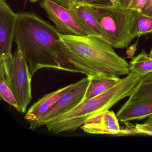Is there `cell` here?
I'll use <instances>...</instances> for the list:
<instances>
[{"mask_svg":"<svg viewBox=\"0 0 152 152\" xmlns=\"http://www.w3.org/2000/svg\"><path fill=\"white\" fill-rule=\"evenodd\" d=\"M14 42L27 59L32 76L42 68L77 73L62 52L56 26L35 13L18 14Z\"/></svg>","mask_w":152,"mask_h":152,"instance_id":"obj_1","label":"cell"},{"mask_svg":"<svg viewBox=\"0 0 152 152\" xmlns=\"http://www.w3.org/2000/svg\"><path fill=\"white\" fill-rule=\"evenodd\" d=\"M61 50L77 73L91 79L120 77L130 73L129 64L102 36L62 35Z\"/></svg>","mask_w":152,"mask_h":152,"instance_id":"obj_2","label":"cell"},{"mask_svg":"<svg viewBox=\"0 0 152 152\" xmlns=\"http://www.w3.org/2000/svg\"><path fill=\"white\" fill-rule=\"evenodd\" d=\"M101 27L103 38L113 48H127L133 39L131 34L134 11L118 3L112 6H85Z\"/></svg>","mask_w":152,"mask_h":152,"instance_id":"obj_3","label":"cell"},{"mask_svg":"<svg viewBox=\"0 0 152 152\" xmlns=\"http://www.w3.org/2000/svg\"><path fill=\"white\" fill-rule=\"evenodd\" d=\"M117 101L116 93L109 89L96 96L85 99L70 112L47 124L46 127L55 134L74 132L91 117L109 110Z\"/></svg>","mask_w":152,"mask_h":152,"instance_id":"obj_4","label":"cell"},{"mask_svg":"<svg viewBox=\"0 0 152 152\" xmlns=\"http://www.w3.org/2000/svg\"><path fill=\"white\" fill-rule=\"evenodd\" d=\"M27 59L18 48L14 55L0 57V76L13 91L21 108L24 113L32 99L31 80Z\"/></svg>","mask_w":152,"mask_h":152,"instance_id":"obj_5","label":"cell"},{"mask_svg":"<svg viewBox=\"0 0 152 152\" xmlns=\"http://www.w3.org/2000/svg\"><path fill=\"white\" fill-rule=\"evenodd\" d=\"M116 115L119 121L124 124L152 115V73L142 77L137 89Z\"/></svg>","mask_w":152,"mask_h":152,"instance_id":"obj_6","label":"cell"},{"mask_svg":"<svg viewBox=\"0 0 152 152\" xmlns=\"http://www.w3.org/2000/svg\"><path fill=\"white\" fill-rule=\"evenodd\" d=\"M91 78H83L75 83L72 88L65 94L44 115L34 123L30 124V129H35L55 121L71 111L85 100L86 94Z\"/></svg>","mask_w":152,"mask_h":152,"instance_id":"obj_7","label":"cell"},{"mask_svg":"<svg viewBox=\"0 0 152 152\" xmlns=\"http://www.w3.org/2000/svg\"><path fill=\"white\" fill-rule=\"evenodd\" d=\"M39 5L47 13L49 20L55 24L60 34L77 36L87 35L70 9L61 6L55 0H41Z\"/></svg>","mask_w":152,"mask_h":152,"instance_id":"obj_8","label":"cell"},{"mask_svg":"<svg viewBox=\"0 0 152 152\" xmlns=\"http://www.w3.org/2000/svg\"><path fill=\"white\" fill-rule=\"evenodd\" d=\"M18 16V14L13 11L7 0H0V57L12 55Z\"/></svg>","mask_w":152,"mask_h":152,"instance_id":"obj_9","label":"cell"},{"mask_svg":"<svg viewBox=\"0 0 152 152\" xmlns=\"http://www.w3.org/2000/svg\"><path fill=\"white\" fill-rule=\"evenodd\" d=\"M119 121L116 115L107 110L91 117L80 128L90 134L118 135L121 131Z\"/></svg>","mask_w":152,"mask_h":152,"instance_id":"obj_10","label":"cell"},{"mask_svg":"<svg viewBox=\"0 0 152 152\" xmlns=\"http://www.w3.org/2000/svg\"><path fill=\"white\" fill-rule=\"evenodd\" d=\"M72 83L55 91L46 94L35 102L28 109L25 119L30 123H34L42 117L60 99L70 91L74 86Z\"/></svg>","mask_w":152,"mask_h":152,"instance_id":"obj_11","label":"cell"},{"mask_svg":"<svg viewBox=\"0 0 152 152\" xmlns=\"http://www.w3.org/2000/svg\"><path fill=\"white\" fill-rule=\"evenodd\" d=\"M70 9L87 35L103 37L101 27L94 16L86 6H77Z\"/></svg>","mask_w":152,"mask_h":152,"instance_id":"obj_12","label":"cell"},{"mask_svg":"<svg viewBox=\"0 0 152 152\" xmlns=\"http://www.w3.org/2000/svg\"><path fill=\"white\" fill-rule=\"evenodd\" d=\"M130 72L142 77L152 73V58L145 50L133 58L129 63Z\"/></svg>","mask_w":152,"mask_h":152,"instance_id":"obj_13","label":"cell"},{"mask_svg":"<svg viewBox=\"0 0 152 152\" xmlns=\"http://www.w3.org/2000/svg\"><path fill=\"white\" fill-rule=\"evenodd\" d=\"M121 78L112 77L101 79H91L86 94L85 99L100 95L116 84Z\"/></svg>","mask_w":152,"mask_h":152,"instance_id":"obj_14","label":"cell"},{"mask_svg":"<svg viewBox=\"0 0 152 152\" xmlns=\"http://www.w3.org/2000/svg\"><path fill=\"white\" fill-rule=\"evenodd\" d=\"M150 33H152V18L134 11L131 29L133 39Z\"/></svg>","mask_w":152,"mask_h":152,"instance_id":"obj_15","label":"cell"},{"mask_svg":"<svg viewBox=\"0 0 152 152\" xmlns=\"http://www.w3.org/2000/svg\"><path fill=\"white\" fill-rule=\"evenodd\" d=\"M61 6L68 9H72L79 6L99 5L112 6L113 0H55Z\"/></svg>","mask_w":152,"mask_h":152,"instance_id":"obj_16","label":"cell"},{"mask_svg":"<svg viewBox=\"0 0 152 152\" xmlns=\"http://www.w3.org/2000/svg\"><path fill=\"white\" fill-rule=\"evenodd\" d=\"M0 95L1 99L14 107L18 112H21V108L13 91L2 76H0Z\"/></svg>","mask_w":152,"mask_h":152,"instance_id":"obj_17","label":"cell"},{"mask_svg":"<svg viewBox=\"0 0 152 152\" xmlns=\"http://www.w3.org/2000/svg\"><path fill=\"white\" fill-rule=\"evenodd\" d=\"M137 134H147L149 136H152V125L145 124H137L135 125Z\"/></svg>","mask_w":152,"mask_h":152,"instance_id":"obj_18","label":"cell"},{"mask_svg":"<svg viewBox=\"0 0 152 152\" xmlns=\"http://www.w3.org/2000/svg\"><path fill=\"white\" fill-rule=\"evenodd\" d=\"M148 0H133L129 9L141 13Z\"/></svg>","mask_w":152,"mask_h":152,"instance_id":"obj_19","label":"cell"},{"mask_svg":"<svg viewBox=\"0 0 152 152\" xmlns=\"http://www.w3.org/2000/svg\"><path fill=\"white\" fill-rule=\"evenodd\" d=\"M124 124L126 125L125 128L124 129H121L120 134H127H127L134 135V134H137L135 125L129 124V122L126 123H124Z\"/></svg>","mask_w":152,"mask_h":152,"instance_id":"obj_20","label":"cell"},{"mask_svg":"<svg viewBox=\"0 0 152 152\" xmlns=\"http://www.w3.org/2000/svg\"><path fill=\"white\" fill-rule=\"evenodd\" d=\"M141 13L152 18V0H148Z\"/></svg>","mask_w":152,"mask_h":152,"instance_id":"obj_21","label":"cell"},{"mask_svg":"<svg viewBox=\"0 0 152 152\" xmlns=\"http://www.w3.org/2000/svg\"><path fill=\"white\" fill-rule=\"evenodd\" d=\"M137 42H136L135 44L132 45L127 50L126 52V55H128V58H133V56L135 54L137 49Z\"/></svg>","mask_w":152,"mask_h":152,"instance_id":"obj_22","label":"cell"},{"mask_svg":"<svg viewBox=\"0 0 152 152\" xmlns=\"http://www.w3.org/2000/svg\"><path fill=\"white\" fill-rule=\"evenodd\" d=\"M133 0H113V2L118 3L124 7L129 9Z\"/></svg>","mask_w":152,"mask_h":152,"instance_id":"obj_23","label":"cell"},{"mask_svg":"<svg viewBox=\"0 0 152 152\" xmlns=\"http://www.w3.org/2000/svg\"><path fill=\"white\" fill-rule=\"evenodd\" d=\"M144 123L145 124L152 125V115L147 118V120Z\"/></svg>","mask_w":152,"mask_h":152,"instance_id":"obj_24","label":"cell"},{"mask_svg":"<svg viewBox=\"0 0 152 152\" xmlns=\"http://www.w3.org/2000/svg\"><path fill=\"white\" fill-rule=\"evenodd\" d=\"M28 1H30L31 3H35L38 1H41V0H28Z\"/></svg>","mask_w":152,"mask_h":152,"instance_id":"obj_25","label":"cell"},{"mask_svg":"<svg viewBox=\"0 0 152 152\" xmlns=\"http://www.w3.org/2000/svg\"><path fill=\"white\" fill-rule=\"evenodd\" d=\"M149 56L151 58H152V48H151V50H150V53L149 54Z\"/></svg>","mask_w":152,"mask_h":152,"instance_id":"obj_26","label":"cell"},{"mask_svg":"<svg viewBox=\"0 0 152 152\" xmlns=\"http://www.w3.org/2000/svg\"></svg>","mask_w":152,"mask_h":152,"instance_id":"obj_27","label":"cell"}]
</instances>
